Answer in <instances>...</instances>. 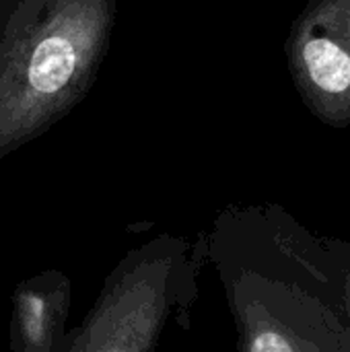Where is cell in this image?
<instances>
[{
    "instance_id": "cell-1",
    "label": "cell",
    "mask_w": 350,
    "mask_h": 352,
    "mask_svg": "<svg viewBox=\"0 0 350 352\" xmlns=\"http://www.w3.org/2000/svg\"><path fill=\"white\" fill-rule=\"evenodd\" d=\"M116 19L118 0H0V159L89 95Z\"/></svg>"
},
{
    "instance_id": "cell-4",
    "label": "cell",
    "mask_w": 350,
    "mask_h": 352,
    "mask_svg": "<svg viewBox=\"0 0 350 352\" xmlns=\"http://www.w3.org/2000/svg\"><path fill=\"white\" fill-rule=\"evenodd\" d=\"M70 309V280L45 270L17 285L10 314V351L62 352Z\"/></svg>"
},
{
    "instance_id": "cell-5",
    "label": "cell",
    "mask_w": 350,
    "mask_h": 352,
    "mask_svg": "<svg viewBox=\"0 0 350 352\" xmlns=\"http://www.w3.org/2000/svg\"><path fill=\"white\" fill-rule=\"evenodd\" d=\"M349 301H350V291H349ZM349 305H350V303H349Z\"/></svg>"
},
{
    "instance_id": "cell-2",
    "label": "cell",
    "mask_w": 350,
    "mask_h": 352,
    "mask_svg": "<svg viewBox=\"0 0 350 352\" xmlns=\"http://www.w3.org/2000/svg\"><path fill=\"white\" fill-rule=\"evenodd\" d=\"M184 270V243L159 237L130 252L109 274L62 352H155Z\"/></svg>"
},
{
    "instance_id": "cell-3",
    "label": "cell",
    "mask_w": 350,
    "mask_h": 352,
    "mask_svg": "<svg viewBox=\"0 0 350 352\" xmlns=\"http://www.w3.org/2000/svg\"><path fill=\"white\" fill-rule=\"evenodd\" d=\"M303 105L332 128L350 126V0H309L285 41Z\"/></svg>"
}]
</instances>
